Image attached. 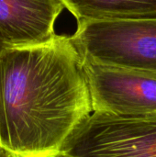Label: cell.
<instances>
[{
	"label": "cell",
	"mask_w": 156,
	"mask_h": 157,
	"mask_svg": "<svg viewBox=\"0 0 156 157\" xmlns=\"http://www.w3.org/2000/svg\"><path fill=\"white\" fill-rule=\"evenodd\" d=\"M6 46H5V43H4V40H3V38H2V36H1V34H0V51L3 49V48H5Z\"/></svg>",
	"instance_id": "obj_8"
},
{
	"label": "cell",
	"mask_w": 156,
	"mask_h": 157,
	"mask_svg": "<svg viewBox=\"0 0 156 157\" xmlns=\"http://www.w3.org/2000/svg\"><path fill=\"white\" fill-rule=\"evenodd\" d=\"M66 157H156V114L118 116L93 111L69 135Z\"/></svg>",
	"instance_id": "obj_3"
},
{
	"label": "cell",
	"mask_w": 156,
	"mask_h": 157,
	"mask_svg": "<svg viewBox=\"0 0 156 157\" xmlns=\"http://www.w3.org/2000/svg\"><path fill=\"white\" fill-rule=\"evenodd\" d=\"M52 157H66V156H64V155H55V156H52Z\"/></svg>",
	"instance_id": "obj_9"
},
{
	"label": "cell",
	"mask_w": 156,
	"mask_h": 157,
	"mask_svg": "<svg viewBox=\"0 0 156 157\" xmlns=\"http://www.w3.org/2000/svg\"><path fill=\"white\" fill-rule=\"evenodd\" d=\"M83 57V56H82ZM93 111L118 116L156 114V76L83 57Z\"/></svg>",
	"instance_id": "obj_4"
},
{
	"label": "cell",
	"mask_w": 156,
	"mask_h": 157,
	"mask_svg": "<svg viewBox=\"0 0 156 157\" xmlns=\"http://www.w3.org/2000/svg\"><path fill=\"white\" fill-rule=\"evenodd\" d=\"M77 23V30L71 37L84 58L156 76V18Z\"/></svg>",
	"instance_id": "obj_2"
},
{
	"label": "cell",
	"mask_w": 156,
	"mask_h": 157,
	"mask_svg": "<svg viewBox=\"0 0 156 157\" xmlns=\"http://www.w3.org/2000/svg\"><path fill=\"white\" fill-rule=\"evenodd\" d=\"M0 157H13L8 152H6L5 149H3L0 146Z\"/></svg>",
	"instance_id": "obj_7"
},
{
	"label": "cell",
	"mask_w": 156,
	"mask_h": 157,
	"mask_svg": "<svg viewBox=\"0 0 156 157\" xmlns=\"http://www.w3.org/2000/svg\"><path fill=\"white\" fill-rule=\"evenodd\" d=\"M63 8V0H0V34L5 46L24 47L51 40Z\"/></svg>",
	"instance_id": "obj_5"
},
{
	"label": "cell",
	"mask_w": 156,
	"mask_h": 157,
	"mask_svg": "<svg viewBox=\"0 0 156 157\" xmlns=\"http://www.w3.org/2000/svg\"><path fill=\"white\" fill-rule=\"evenodd\" d=\"M77 19L156 18V0H63Z\"/></svg>",
	"instance_id": "obj_6"
},
{
	"label": "cell",
	"mask_w": 156,
	"mask_h": 157,
	"mask_svg": "<svg viewBox=\"0 0 156 157\" xmlns=\"http://www.w3.org/2000/svg\"><path fill=\"white\" fill-rule=\"evenodd\" d=\"M93 112L83 57L71 36L0 51V146L52 157Z\"/></svg>",
	"instance_id": "obj_1"
}]
</instances>
